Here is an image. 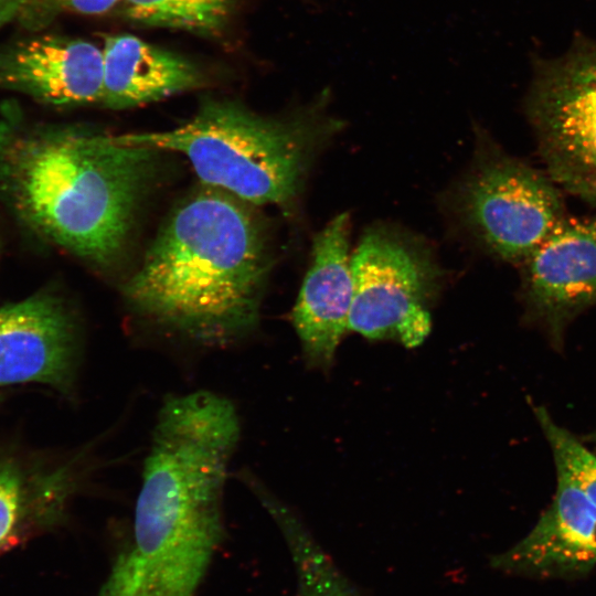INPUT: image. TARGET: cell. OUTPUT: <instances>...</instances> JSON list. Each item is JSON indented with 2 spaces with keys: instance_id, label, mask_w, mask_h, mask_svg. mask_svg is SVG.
Masks as SVG:
<instances>
[{
  "instance_id": "1",
  "label": "cell",
  "mask_w": 596,
  "mask_h": 596,
  "mask_svg": "<svg viewBox=\"0 0 596 596\" xmlns=\"http://www.w3.org/2000/svg\"><path fill=\"white\" fill-rule=\"evenodd\" d=\"M241 437L234 404L211 391L164 397L132 538L99 596H194L223 534V497Z\"/></svg>"
},
{
  "instance_id": "2",
  "label": "cell",
  "mask_w": 596,
  "mask_h": 596,
  "mask_svg": "<svg viewBox=\"0 0 596 596\" xmlns=\"http://www.w3.org/2000/svg\"><path fill=\"white\" fill-rule=\"evenodd\" d=\"M153 149L77 126L0 116V202L29 231L99 266L123 252Z\"/></svg>"
},
{
  "instance_id": "3",
  "label": "cell",
  "mask_w": 596,
  "mask_h": 596,
  "mask_svg": "<svg viewBox=\"0 0 596 596\" xmlns=\"http://www.w3.org/2000/svg\"><path fill=\"white\" fill-rule=\"evenodd\" d=\"M268 269L266 241L247 206L206 187L175 207L124 294L156 326L225 348L257 327Z\"/></svg>"
},
{
  "instance_id": "4",
  "label": "cell",
  "mask_w": 596,
  "mask_h": 596,
  "mask_svg": "<svg viewBox=\"0 0 596 596\" xmlns=\"http://www.w3.org/2000/svg\"><path fill=\"white\" fill-rule=\"evenodd\" d=\"M322 93L288 118L264 117L230 100H206L185 124L116 135L123 145L182 153L205 187L243 202L288 205L326 143L343 124Z\"/></svg>"
},
{
  "instance_id": "5",
  "label": "cell",
  "mask_w": 596,
  "mask_h": 596,
  "mask_svg": "<svg viewBox=\"0 0 596 596\" xmlns=\"http://www.w3.org/2000/svg\"><path fill=\"white\" fill-rule=\"evenodd\" d=\"M451 207L483 252L517 266L567 216L560 187L546 171L509 155L482 130Z\"/></svg>"
},
{
  "instance_id": "6",
  "label": "cell",
  "mask_w": 596,
  "mask_h": 596,
  "mask_svg": "<svg viewBox=\"0 0 596 596\" xmlns=\"http://www.w3.org/2000/svg\"><path fill=\"white\" fill-rule=\"evenodd\" d=\"M353 301L348 330L407 348L430 332L441 272L418 238L385 225L365 231L351 256Z\"/></svg>"
},
{
  "instance_id": "7",
  "label": "cell",
  "mask_w": 596,
  "mask_h": 596,
  "mask_svg": "<svg viewBox=\"0 0 596 596\" xmlns=\"http://www.w3.org/2000/svg\"><path fill=\"white\" fill-rule=\"evenodd\" d=\"M525 114L546 173L596 209V42L538 63Z\"/></svg>"
},
{
  "instance_id": "8",
  "label": "cell",
  "mask_w": 596,
  "mask_h": 596,
  "mask_svg": "<svg viewBox=\"0 0 596 596\" xmlns=\"http://www.w3.org/2000/svg\"><path fill=\"white\" fill-rule=\"evenodd\" d=\"M523 319L561 347L567 327L596 306V216H566L519 265Z\"/></svg>"
},
{
  "instance_id": "9",
  "label": "cell",
  "mask_w": 596,
  "mask_h": 596,
  "mask_svg": "<svg viewBox=\"0 0 596 596\" xmlns=\"http://www.w3.org/2000/svg\"><path fill=\"white\" fill-rule=\"evenodd\" d=\"M82 360L75 317L50 292L0 308V387L38 383L73 398Z\"/></svg>"
},
{
  "instance_id": "10",
  "label": "cell",
  "mask_w": 596,
  "mask_h": 596,
  "mask_svg": "<svg viewBox=\"0 0 596 596\" xmlns=\"http://www.w3.org/2000/svg\"><path fill=\"white\" fill-rule=\"evenodd\" d=\"M96 444L49 460L0 456V553L65 520L102 465Z\"/></svg>"
},
{
  "instance_id": "11",
  "label": "cell",
  "mask_w": 596,
  "mask_h": 596,
  "mask_svg": "<svg viewBox=\"0 0 596 596\" xmlns=\"http://www.w3.org/2000/svg\"><path fill=\"white\" fill-rule=\"evenodd\" d=\"M348 213L333 217L313 237L311 262L290 313L304 359L327 370L348 331L353 301Z\"/></svg>"
},
{
  "instance_id": "12",
  "label": "cell",
  "mask_w": 596,
  "mask_h": 596,
  "mask_svg": "<svg viewBox=\"0 0 596 596\" xmlns=\"http://www.w3.org/2000/svg\"><path fill=\"white\" fill-rule=\"evenodd\" d=\"M0 89L58 107L100 103L103 49L85 40L40 32L2 44Z\"/></svg>"
},
{
  "instance_id": "13",
  "label": "cell",
  "mask_w": 596,
  "mask_h": 596,
  "mask_svg": "<svg viewBox=\"0 0 596 596\" xmlns=\"http://www.w3.org/2000/svg\"><path fill=\"white\" fill-rule=\"evenodd\" d=\"M596 565V505L563 473L550 505L515 545L491 560L507 573L572 575Z\"/></svg>"
},
{
  "instance_id": "14",
  "label": "cell",
  "mask_w": 596,
  "mask_h": 596,
  "mask_svg": "<svg viewBox=\"0 0 596 596\" xmlns=\"http://www.w3.org/2000/svg\"><path fill=\"white\" fill-rule=\"evenodd\" d=\"M102 104L121 109L198 87L203 75L188 58L131 34L105 38Z\"/></svg>"
},
{
  "instance_id": "15",
  "label": "cell",
  "mask_w": 596,
  "mask_h": 596,
  "mask_svg": "<svg viewBox=\"0 0 596 596\" xmlns=\"http://www.w3.org/2000/svg\"><path fill=\"white\" fill-rule=\"evenodd\" d=\"M235 477L279 526L296 567L298 596H360L289 507L248 469L238 470Z\"/></svg>"
},
{
  "instance_id": "16",
  "label": "cell",
  "mask_w": 596,
  "mask_h": 596,
  "mask_svg": "<svg viewBox=\"0 0 596 596\" xmlns=\"http://www.w3.org/2000/svg\"><path fill=\"white\" fill-rule=\"evenodd\" d=\"M237 0H120L124 14L138 23L215 35L228 22Z\"/></svg>"
},
{
  "instance_id": "17",
  "label": "cell",
  "mask_w": 596,
  "mask_h": 596,
  "mask_svg": "<svg viewBox=\"0 0 596 596\" xmlns=\"http://www.w3.org/2000/svg\"><path fill=\"white\" fill-rule=\"evenodd\" d=\"M534 415L550 445L556 472L565 475L596 505V455L560 426L544 406H536Z\"/></svg>"
},
{
  "instance_id": "18",
  "label": "cell",
  "mask_w": 596,
  "mask_h": 596,
  "mask_svg": "<svg viewBox=\"0 0 596 596\" xmlns=\"http://www.w3.org/2000/svg\"><path fill=\"white\" fill-rule=\"evenodd\" d=\"M118 3L120 0H0V30L17 25L29 33L41 32L62 14L97 15Z\"/></svg>"
},
{
  "instance_id": "19",
  "label": "cell",
  "mask_w": 596,
  "mask_h": 596,
  "mask_svg": "<svg viewBox=\"0 0 596 596\" xmlns=\"http://www.w3.org/2000/svg\"><path fill=\"white\" fill-rule=\"evenodd\" d=\"M586 439L596 445V429H594L588 436H586Z\"/></svg>"
}]
</instances>
